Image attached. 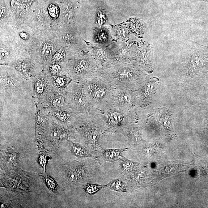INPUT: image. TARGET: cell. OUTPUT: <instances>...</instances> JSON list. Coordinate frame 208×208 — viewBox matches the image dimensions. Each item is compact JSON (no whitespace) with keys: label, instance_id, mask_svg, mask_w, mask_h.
<instances>
[{"label":"cell","instance_id":"obj_1","mask_svg":"<svg viewBox=\"0 0 208 208\" xmlns=\"http://www.w3.org/2000/svg\"><path fill=\"white\" fill-rule=\"evenodd\" d=\"M32 96L36 104L41 103L55 87L52 77L40 76L30 79Z\"/></svg>","mask_w":208,"mask_h":208},{"label":"cell","instance_id":"obj_2","mask_svg":"<svg viewBox=\"0 0 208 208\" xmlns=\"http://www.w3.org/2000/svg\"><path fill=\"white\" fill-rule=\"evenodd\" d=\"M64 175L69 182L76 184L85 180L88 176V171L83 164L74 162L65 166Z\"/></svg>","mask_w":208,"mask_h":208},{"label":"cell","instance_id":"obj_3","mask_svg":"<svg viewBox=\"0 0 208 208\" xmlns=\"http://www.w3.org/2000/svg\"><path fill=\"white\" fill-rule=\"evenodd\" d=\"M85 142L87 146L91 150L99 148L100 144V135L97 130L88 125H84L81 128Z\"/></svg>","mask_w":208,"mask_h":208},{"label":"cell","instance_id":"obj_4","mask_svg":"<svg viewBox=\"0 0 208 208\" xmlns=\"http://www.w3.org/2000/svg\"><path fill=\"white\" fill-rule=\"evenodd\" d=\"M98 152V157L104 162H113L118 160L125 151H127V148L121 149H109L104 147H100Z\"/></svg>","mask_w":208,"mask_h":208},{"label":"cell","instance_id":"obj_5","mask_svg":"<svg viewBox=\"0 0 208 208\" xmlns=\"http://www.w3.org/2000/svg\"><path fill=\"white\" fill-rule=\"evenodd\" d=\"M69 134L67 129L55 125L49 133L50 140L54 143H60L68 138Z\"/></svg>","mask_w":208,"mask_h":208},{"label":"cell","instance_id":"obj_6","mask_svg":"<svg viewBox=\"0 0 208 208\" xmlns=\"http://www.w3.org/2000/svg\"><path fill=\"white\" fill-rule=\"evenodd\" d=\"M118 160H120V168L122 174L126 177L130 178L137 167L136 164L123 156Z\"/></svg>","mask_w":208,"mask_h":208},{"label":"cell","instance_id":"obj_7","mask_svg":"<svg viewBox=\"0 0 208 208\" xmlns=\"http://www.w3.org/2000/svg\"><path fill=\"white\" fill-rule=\"evenodd\" d=\"M68 141L70 145V151L73 155L78 159L93 157L91 153L84 147L79 144Z\"/></svg>","mask_w":208,"mask_h":208},{"label":"cell","instance_id":"obj_8","mask_svg":"<svg viewBox=\"0 0 208 208\" xmlns=\"http://www.w3.org/2000/svg\"><path fill=\"white\" fill-rule=\"evenodd\" d=\"M14 67L17 71L26 77L31 74L32 65L28 61L22 60L15 62Z\"/></svg>","mask_w":208,"mask_h":208},{"label":"cell","instance_id":"obj_9","mask_svg":"<svg viewBox=\"0 0 208 208\" xmlns=\"http://www.w3.org/2000/svg\"><path fill=\"white\" fill-rule=\"evenodd\" d=\"M104 187L121 193H124L126 192L125 184L120 179L113 180L105 185H104Z\"/></svg>","mask_w":208,"mask_h":208},{"label":"cell","instance_id":"obj_10","mask_svg":"<svg viewBox=\"0 0 208 208\" xmlns=\"http://www.w3.org/2000/svg\"><path fill=\"white\" fill-rule=\"evenodd\" d=\"M90 66V63L87 59H81L75 62L73 70L77 74H82L86 72Z\"/></svg>","mask_w":208,"mask_h":208},{"label":"cell","instance_id":"obj_11","mask_svg":"<svg viewBox=\"0 0 208 208\" xmlns=\"http://www.w3.org/2000/svg\"><path fill=\"white\" fill-rule=\"evenodd\" d=\"M94 40L96 43L101 44L107 43L109 40V33L106 30H98L95 34Z\"/></svg>","mask_w":208,"mask_h":208},{"label":"cell","instance_id":"obj_12","mask_svg":"<svg viewBox=\"0 0 208 208\" xmlns=\"http://www.w3.org/2000/svg\"><path fill=\"white\" fill-rule=\"evenodd\" d=\"M53 83L57 88L60 90H65L70 80L68 78L64 76H51Z\"/></svg>","mask_w":208,"mask_h":208},{"label":"cell","instance_id":"obj_13","mask_svg":"<svg viewBox=\"0 0 208 208\" xmlns=\"http://www.w3.org/2000/svg\"><path fill=\"white\" fill-rule=\"evenodd\" d=\"M104 188V185L98 184H87L83 186V189L86 193L89 195L95 194Z\"/></svg>","mask_w":208,"mask_h":208},{"label":"cell","instance_id":"obj_14","mask_svg":"<svg viewBox=\"0 0 208 208\" xmlns=\"http://www.w3.org/2000/svg\"><path fill=\"white\" fill-rule=\"evenodd\" d=\"M54 51L53 46L52 44L49 43H46L42 46L40 54L42 57L44 59L49 58L52 55Z\"/></svg>","mask_w":208,"mask_h":208},{"label":"cell","instance_id":"obj_15","mask_svg":"<svg viewBox=\"0 0 208 208\" xmlns=\"http://www.w3.org/2000/svg\"><path fill=\"white\" fill-rule=\"evenodd\" d=\"M90 88L91 94L97 99L103 98L105 94V90L104 87L99 86H92Z\"/></svg>","mask_w":208,"mask_h":208},{"label":"cell","instance_id":"obj_16","mask_svg":"<svg viewBox=\"0 0 208 208\" xmlns=\"http://www.w3.org/2000/svg\"><path fill=\"white\" fill-rule=\"evenodd\" d=\"M123 120L122 115L119 112H112L109 116V122L112 126H116L120 125Z\"/></svg>","mask_w":208,"mask_h":208},{"label":"cell","instance_id":"obj_17","mask_svg":"<svg viewBox=\"0 0 208 208\" xmlns=\"http://www.w3.org/2000/svg\"><path fill=\"white\" fill-rule=\"evenodd\" d=\"M66 53L65 50L61 48L54 53L52 56L51 60L53 63H59L62 62L65 58Z\"/></svg>","mask_w":208,"mask_h":208},{"label":"cell","instance_id":"obj_18","mask_svg":"<svg viewBox=\"0 0 208 208\" xmlns=\"http://www.w3.org/2000/svg\"><path fill=\"white\" fill-rule=\"evenodd\" d=\"M71 100L76 106H82L85 104L86 99L83 93H74V96L71 97Z\"/></svg>","mask_w":208,"mask_h":208},{"label":"cell","instance_id":"obj_19","mask_svg":"<svg viewBox=\"0 0 208 208\" xmlns=\"http://www.w3.org/2000/svg\"><path fill=\"white\" fill-rule=\"evenodd\" d=\"M45 184L49 190L53 192H56L57 187V184L52 178L48 176L44 177Z\"/></svg>","mask_w":208,"mask_h":208},{"label":"cell","instance_id":"obj_20","mask_svg":"<svg viewBox=\"0 0 208 208\" xmlns=\"http://www.w3.org/2000/svg\"><path fill=\"white\" fill-rule=\"evenodd\" d=\"M62 70V66L58 63H53L49 67V71L51 76L59 75Z\"/></svg>","mask_w":208,"mask_h":208},{"label":"cell","instance_id":"obj_21","mask_svg":"<svg viewBox=\"0 0 208 208\" xmlns=\"http://www.w3.org/2000/svg\"><path fill=\"white\" fill-rule=\"evenodd\" d=\"M7 152L6 153L7 161L9 162H15L19 159V154L16 151L14 150L10 149L7 150Z\"/></svg>","mask_w":208,"mask_h":208},{"label":"cell","instance_id":"obj_22","mask_svg":"<svg viewBox=\"0 0 208 208\" xmlns=\"http://www.w3.org/2000/svg\"><path fill=\"white\" fill-rule=\"evenodd\" d=\"M48 11L51 18L56 19L58 17L59 9L57 6L54 4L50 5L48 8Z\"/></svg>","mask_w":208,"mask_h":208},{"label":"cell","instance_id":"obj_23","mask_svg":"<svg viewBox=\"0 0 208 208\" xmlns=\"http://www.w3.org/2000/svg\"><path fill=\"white\" fill-rule=\"evenodd\" d=\"M118 75L121 79H129L132 76V72L129 69L124 68L119 72Z\"/></svg>","mask_w":208,"mask_h":208},{"label":"cell","instance_id":"obj_24","mask_svg":"<svg viewBox=\"0 0 208 208\" xmlns=\"http://www.w3.org/2000/svg\"><path fill=\"white\" fill-rule=\"evenodd\" d=\"M62 38L64 41L70 44L75 43L76 41V37L75 36L72 34L68 33L64 34L62 35Z\"/></svg>","mask_w":208,"mask_h":208},{"label":"cell","instance_id":"obj_25","mask_svg":"<svg viewBox=\"0 0 208 208\" xmlns=\"http://www.w3.org/2000/svg\"><path fill=\"white\" fill-rule=\"evenodd\" d=\"M94 52L98 58L100 60H104L105 58V54L103 48L100 47H95Z\"/></svg>","mask_w":208,"mask_h":208},{"label":"cell","instance_id":"obj_26","mask_svg":"<svg viewBox=\"0 0 208 208\" xmlns=\"http://www.w3.org/2000/svg\"><path fill=\"white\" fill-rule=\"evenodd\" d=\"M38 163L39 165L43 167L45 171L46 170L47 159L46 156L44 154H41L39 156L38 158Z\"/></svg>","mask_w":208,"mask_h":208},{"label":"cell","instance_id":"obj_27","mask_svg":"<svg viewBox=\"0 0 208 208\" xmlns=\"http://www.w3.org/2000/svg\"><path fill=\"white\" fill-rule=\"evenodd\" d=\"M116 31V35L119 38H125L126 36V30L123 27L117 28Z\"/></svg>","mask_w":208,"mask_h":208},{"label":"cell","instance_id":"obj_28","mask_svg":"<svg viewBox=\"0 0 208 208\" xmlns=\"http://www.w3.org/2000/svg\"><path fill=\"white\" fill-rule=\"evenodd\" d=\"M64 15H65V18L68 19H73L74 18V12L73 11V9L70 7L68 9H66Z\"/></svg>","mask_w":208,"mask_h":208},{"label":"cell","instance_id":"obj_29","mask_svg":"<svg viewBox=\"0 0 208 208\" xmlns=\"http://www.w3.org/2000/svg\"><path fill=\"white\" fill-rule=\"evenodd\" d=\"M0 51H0L1 60H3V59L7 58L9 55V51L7 50L3 49L2 48H1Z\"/></svg>","mask_w":208,"mask_h":208},{"label":"cell","instance_id":"obj_30","mask_svg":"<svg viewBox=\"0 0 208 208\" xmlns=\"http://www.w3.org/2000/svg\"><path fill=\"white\" fill-rule=\"evenodd\" d=\"M120 99L123 102L127 103L130 100V96L127 93L123 94L120 96Z\"/></svg>","mask_w":208,"mask_h":208},{"label":"cell","instance_id":"obj_31","mask_svg":"<svg viewBox=\"0 0 208 208\" xmlns=\"http://www.w3.org/2000/svg\"><path fill=\"white\" fill-rule=\"evenodd\" d=\"M20 36L24 40H27L29 38V35L25 32H22L20 33Z\"/></svg>","mask_w":208,"mask_h":208},{"label":"cell","instance_id":"obj_32","mask_svg":"<svg viewBox=\"0 0 208 208\" xmlns=\"http://www.w3.org/2000/svg\"><path fill=\"white\" fill-rule=\"evenodd\" d=\"M6 10L5 7H1V12H0V17L1 18H2L5 15Z\"/></svg>","mask_w":208,"mask_h":208},{"label":"cell","instance_id":"obj_33","mask_svg":"<svg viewBox=\"0 0 208 208\" xmlns=\"http://www.w3.org/2000/svg\"><path fill=\"white\" fill-rule=\"evenodd\" d=\"M24 1H30V0H24Z\"/></svg>","mask_w":208,"mask_h":208}]
</instances>
